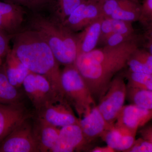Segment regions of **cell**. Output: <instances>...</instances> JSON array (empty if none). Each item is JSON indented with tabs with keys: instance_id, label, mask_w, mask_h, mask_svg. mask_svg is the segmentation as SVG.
<instances>
[{
	"instance_id": "obj_26",
	"label": "cell",
	"mask_w": 152,
	"mask_h": 152,
	"mask_svg": "<svg viewBox=\"0 0 152 152\" xmlns=\"http://www.w3.org/2000/svg\"><path fill=\"white\" fill-rule=\"evenodd\" d=\"M98 12L97 7L94 4L87 1L83 12L84 26L86 24L88 21L96 17Z\"/></svg>"
},
{
	"instance_id": "obj_5",
	"label": "cell",
	"mask_w": 152,
	"mask_h": 152,
	"mask_svg": "<svg viewBox=\"0 0 152 152\" xmlns=\"http://www.w3.org/2000/svg\"><path fill=\"white\" fill-rule=\"evenodd\" d=\"M127 85L122 78L113 79L97 105L110 127L113 126L126 99Z\"/></svg>"
},
{
	"instance_id": "obj_27",
	"label": "cell",
	"mask_w": 152,
	"mask_h": 152,
	"mask_svg": "<svg viewBox=\"0 0 152 152\" xmlns=\"http://www.w3.org/2000/svg\"><path fill=\"white\" fill-rule=\"evenodd\" d=\"M10 37L0 30V57L4 58L10 51Z\"/></svg>"
},
{
	"instance_id": "obj_1",
	"label": "cell",
	"mask_w": 152,
	"mask_h": 152,
	"mask_svg": "<svg viewBox=\"0 0 152 152\" xmlns=\"http://www.w3.org/2000/svg\"><path fill=\"white\" fill-rule=\"evenodd\" d=\"M12 51L30 72L45 77L63 97L59 63L50 48L37 32L23 29L13 36Z\"/></svg>"
},
{
	"instance_id": "obj_32",
	"label": "cell",
	"mask_w": 152,
	"mask_h": 152,
	"mask_svg": "<svg viewBox=\"0 0 152 152\" xmlns=\"http://www.w3.org/2000/svg\"><path fill=\"white\" fill-rule=\"evenodd\" d=\"M139 133L142 138L152 142V125H145L140 129Z\"/></svg>"
},
{
	"instance_id": "obj_39",
	"label": "cell",
	"mask_w": 152,
	"mask_h": 152,
	"mask_svg": "<svg viewBox=\"0 0 152 152\" xmlns=\"http://www.w3.org/2000/svg\"></svg>"
},
{
	"instance_id": "obj_15",
	"label": "cell",
	"mask_w": 152,
	"mask_h": 152,
	"mask_svg": "<svg viewBox=\"0 0 152 152\" xmlns=\"http://www.w3.org/2000/svg\"><path fill=\"white\" fill-rule=\"evenodd\" d=\"M136 134L128 132L115 126L106 130L101 138L115 151L126 152L130 148L136 140Z\"/></svg>"
},
{
	"instance_id": "obj_4",
	"label": "cell",
	"mask_w": 152,
	"mask_h": 152,
	"mask_svg": "<svg viewBox=\"0 0 152 152\" xmlns=\"http://www.w3.org/2000/svg\"><path fill=\"white\" fill-rule=\"evenodd\" d=\"M64 97L75 110L79 118L95 105L88 87L74 64L66 66L61 73Z\"/></svg>"
},
{
	"instance_id": "obj_36",
	"label": "cell",
	"mask_w": 152,
	"mask_h": 152,
	"mask_svg": "<svg viewBox=\"0 0 152 152\" xmlns=\"http://www.w3.org/2000/svg\"><path fill=\"white\" fill-rule=\"evenodd\" d=\"M148 44V51L152 55V34L150 37V40L149 41Z\"/></svg>"
},
{
	"instance_id": "obj_16",
	"label": "cell",
	"mask_w": 152,
	"mask_h": 152,
	"mask_svg": "<svg viewBox=\"0 0 152 152\" xmlns=\"http://www.w3.org/2000/svg\"><path fill=\"white\" fill-rule=\"evenodd\" d=\"M3 66L9 81L18 88L23 86L25 79L31 72L14 54L11 50L5 57Z\"/></svg>"
},
{
	"instance_id": "obj_30",
	"label": "cell",
	"mask_w": 152,
	"mask_h": 152,
	"mask_svg": "<svg viewBox=\"0 0 152 152\" xmlns=\"http://www.w3.org/2000/svg\"><path fill=\"white\" fill-rule=\"evenodd\" d=\"M103 9L106 15L110 16L119 6V0H102Z\"/></svg>"
},
{
	"instance_id": "obj_17",
	"label": "cell",
	"mask_w": 152,
	"mask_h": 152,
	"mask_svg": "<svg viewBox=\"0 0 152 152\" xmlns=\"http://www.w3.org/2000/svg\"><path fill=\"white\" fill-rule=\"evenodd\" d=\"M21 98L18 88L9 81L3 64L0 67V104L18 103L21 102Z\"/></svg>"
},
{
	"instance_id": "obj_7",
	"label": "cell",
	"mask_w": 152,
	"mask_h": 152,
	"mask_svg": "<svg viewBox=\"0 0 152 152\" xmlns=\"http://www.w3.org/2000/svg\"><path fill=\"white\" fill-rule=\"evenodd\" d=\"M25 121L0 143V152H39L32 125Z\"/></svg>"
},
{
	"instance_id": "obj_31",
	"label": "cell",
	"mask_w": 152,
	"mask_h": 152,
	"mask_svg": "<svg viewBox=\"0 0 152 152\" xmlns=\"http://www.w3.org/2000/svg\"><path fill=\"white\" fill-rule=\"evenodd\" d=\"M135 54L144 62L152 72V55L149 52L135 51Z\"/></svg>"
},
{
	"instance_id": "obj_10",
	"label": "cell",
	"mask_w": 152,
	"mask_h": 152,
	"mask_svg": "<svg viewBox=\"0 0 152 152\" xmlns=\"http://www.w3.org/2000/svg\"><path fill=\"white\" fill-rule=\"evenodd\" d=\"M31 115L21 102L0 104V143Z\"/></svg>"
},
{
	"instance_id": "obj_11",
	"label": "cell",
	"mask_w": 152,
	"mask_h": 152,
	"mask_svg": "<svg viewBox=\"0 0 152 152\" xmlns=\"http://www.w3.org/2000/svg\"><path fill=\"white\" fill-rule=\"evenodd\" d=\"M26 15L21 6L0 1V30L12 38L23 29Z\"/></svg>"
},
{
	"instance_id": "obj_14",
	"label": "cell",
	"mask_w": 152,
	"mask_h": 152,
	"mask_svg": "<svg viewBox=\"0 0 152 152\" xmlns=\"http://www.w3.org/2000/svg\"><path fill=\"white\" fill-rule=\"evenodd\" d=\"M34 129L39 152H50L58 140L60 129L38 118Z\"/></svg>"
},
{
	"instance_id": "obj_38",
	"label": "cell",
	"mask_w": 152,
	"mask_h": 152,
	"mask_svg": "<svg viewBox=\"0 0 152 152\" xmlns=\"http://www.w3.org/2000/svg\"></svg>"
},
{
	"instance_id": "obj_28",
	"label": "cell",
	"mask_w": 152,
	"mask_h": 152,
	"mask_svg": "<svg viewBox=\"0 0 152 152\" xmlns=\"http://www.w3.org/2000/svg\"><path fill=\"white\" fill-rule=\"evenodd\" d=\"M140 15L143 20L148 23L152 29V0L145 1L141 10Z\"/></svg>"
},
{
	"instance_id": "obj_22",
	"label": "cell",
	"mask_w": 152,
	"mask_h": 152,
	"mask_svg": "<svg viewBox=\"0 0 152 152\" xmlns=\"http://www.w3.org/2000/svg\"><path fill=\"white\" fill-rule=\"evenodd\" d=\"M54 0H4L6 2L15 4L28 9L33 13L52 7Z\"/></svg>"
},
{
	"instance_id": "obj_19",
	"label": "cell",
	"mask_w": 152,
	"mask_h": 152,
	"mask_svg": "<svg viewBox=\"0 0 152 152\" xmlns=\"http://www.w3.org/2000/svg\"><path fill=\"white\" fill-rule=\"evenodd\" d=\"M101 32V26L99 23H94L88 28L82 37V40H78V54L81 53H89L94 50Z\"/></svg>"
},
{
	"instance_id": "obj_20",
	"label": "cell",
	"mask_w": 152,
	"mask_h": 152,
	"mask_svg": "<svg viewBox=\"0 0 152 152\" xmlns=\"http://www.w3.org/2000/svg\"><path fill=\"white\" fill-rule=\"evenodd\" d=\"M85 1L54 0L52 6L54 10V16L63 23Z\"/></svg>"
},
{
	"instance_id": "obj_8",
	"label": "cell",
	"mask_w": 152,
	"mask_h": 152,
	"mask_svg": "<svg viewBox=\"0 0 152 152\" xmlns=\"http://www.w3.org/2000/svg\"><path fill=\"white\" fill-rule=\"evenodd\" d=\"M22 86L37 111L56 96H61L55 91L45 77L39 74L30 73Z\"/></svg>"
},
{
	"instance_id": "obj_3",
	"label": "cell",
	"mask_w": 152,
	"mask_h": 152,
	"mask_svg": "<svg viewBox=\"0 0 152 152\" xmlns=\"http://www.w3.org/2000/svg\"><path fill=\"white\" fill-rule=\"evenodd\" d=\"M28 28L37 32L48 45L59 64H73L78 55V40L54 16L33 13L28 19Z\"/></svg>"
},
{
	"instance_id": "obj_24",
	"label": "cell",
	"mask_w": 152,
	"mask_h": 152,
	"mask_svg": "<svg viewBox=\"0 0 152 152\" xmlns=\"http://www.w3.org/2000/svg\"><path fill=\"white\" fill-rule=\"evenodd\" d=\"M132 55L127 62L131 72L138 73L152 74L148 67L135 54H134L133 56Z\"/></svg>"
},
{
	"instance_id": "obj_23",
	"label": "cell",
	"mask_w": 152,
	"mask_h": 152,
	"mask_svg": "<svg viewBox=\"0 0 152 152\" xmlns=\"http://www.w3.org/2000/svg\"><path fill=\"white\" fill-rule=\"evenodd\" d=\"M141 10L139 9L127 10H124L119 6L111 15L112 19L123 21H132L140 15Z\"/></svg>"
},
{
	"instance_id": "obj_2",
	"label": "cell",
	"mask_w": 152,
	"mask_h": 152,
	"mask_svg": "<svg viewBox=\"0 0 152 152\" xmlns=\"http://www.w3.org/2000/svg\"><path fill=\"white\" fill-rule=\"evenodd\" d=\"M135 50H94L79 54L74 64L88 87L93 97L106 92L114 75L124 67Z\"/></svg>"
},
{
	"instance_id": "obj_25",
	"label": "cell",
	"mask_w": 152,
	"mask_h": 152,
	"mask_svg": "<svg viewBox=\"0 0 152 152\" xmlns=\"http://www.w3.org/2000/svg\"><path fill=\"white\" fill-rule=\"evenodd\" d=\"M126 152H152V142L142 138L138 139Z\"/></svg>"
},
{
	"instance_id": "obj_33",
	"label": "cell",
	"mask_w": 152,
	"mask_h": 152,
	"mask_svg": "<svg viewBox=\"0 0 152 152\" xmlns=\"http://www.w3.org/2000/svg\"><path fill=\"white\" fill-rule=\"evenodd\" d=\"M124 40V36L118 33H113L109 38L107 41L108 45L110 47L116 46L121 43Z\"/></svg>"
},
{
	"instance_id": "obj_18",
	"label": "cell",
	"mask_w": 152,
	"mask_h": 152,
	"mask_svg": "<svg viewBox=\"0 0 152 152\" xmlns=\"http://www.w3.org/2000/svg\"><path fill=\"white\" fill-rule=\"evenodd\" d=\"M126 99L132 104L152 110V91L127 85Z\"/></svg>"
},
{
	"instance_id": "obj_13",
	"label": "cell",
	"mask_w": 152,
	"mask_h": 152,
	"mask_svg": "<svg viewBox=\"0 0 152 152\" xmlns=\"http://www.w3.org/2000/svg\"><path fill=\"white\" fill-rule=\"evenodd\" d=\"M79 118V124L88 144L101 137L106 130L111 128L96 105Z\"/></svg>"
},
{
	"instance_id": "obj_29",
	"label": "cell",
	"mask_w": 152,
	"mask_h": 152,
	"mask_svg": "<svg viewBox=\"0 0 152 152\" xmlns=\"http://www.w3.org/2000/svg\"><path fill=\"white\" fill-rule=\"evenodd\" d=\"M112 32L124 35L129 32V28L125 21L111 19Z\"/></svg>"
},
{
	"instance_id": "obj_9",
	"label": "cell",
	"mask_w": 152,
	"mask_h": 152,
	"mask_svg": "<svg viewBox=\"0 0 152 152\" xmlns=\"http://www.w3.org/2000/svg\"><path fill=\"white\" fill-rule=\"evenodd\" d=\"M152 120V110L131 104L124 105L114 126L125 132L137 134L140 128Z\"/></svg>"
},
{
	"instance_id": "obj_35",
	"label": "cell",
	"mask_w": 152,
	"mask_h": 152,
	"mask_svg": "<svg viewBox=\"0 0 152 152\" xmlns=\"http://www.w3.org/2000/svg\"><path fill=\"white\" fill-rule=\"evenodd\" d=\"M116 151L112 148L107 145L105 147H97L91 150L92 152H114Z\"/></svg>"
},
{
	"instance_id": "obj_6",
	"label": "cell",
	"mask_w": 152,
	"mask_h": 152,
	"mask_svg": "<svg viewBox=\"0 0 152 152\" xmlns=\"http://www.w3.org/2000/svg\"><path fill=\"white\" fill-rule=\"evenodd\" d=\"M38 118L50 124L63 127L79 124L71 105L62 96H57L37 110Z\"/></svg>"
},
{
	"instance_id": "obj_34",
	"label": "cell",
	"mask_w": 152,
	"mask_h": 152,
	"mask_svg": "<svg viewBox=\"0 0 152 152\" xmlns=\"http://www.w3.org/2000/svg\"><path fill=\"white\" fill-rule=\"evenodd\" d=\"M101 31L104 34H108L112 33L111 19H107L102 23Z\"/></svg>"
},
{
	"instance_id": "obj_21",
	"label": "cell",
	"mask_w": 152,
	"mask_h": 152,
	"mask_svg": "<svg viewBox=\"0 0 152 152\" xmlns=\"http://www.w3.org/2000/svg\"><path fill=\"white\" fill-rule=\"evenodd\" d=\"M128 86L152 91V74L131 72L127 76Z\"/></svg>"
},
{
	"instance_id": "obj_37",
	"label": "cell",
	"mask_w": 152,
	"mask_h": 152,
	"mask_svg": "<svg viewBox=\"0 0 152 152\" xmlns=\"http://www.w3.org/2000/svg\"><path fill=\"white\" fill-rule=\"evenodd\" d=\"M3 59L2 58L0 57V67L2 65L3 63H4V62H3Z\"/></svg>"
},
{
	"instance_id": "obj_12",
	"label": "cell",
	"mask_w": 152,
	"mask_h": 152,
	"mask_svg": "<svg viewBox=\"0 0 152 152\" xmlns=\"http://www.w3.org/2000/svg\"><path fill=\"white\" fill-rule=\"evenodd\" d=\"M88 144L79 124L60 129L59 134L50 152H72L83 148Z\"/></svg>"
}]
</instances>
